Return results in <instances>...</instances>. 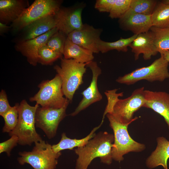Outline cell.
<instances>
[{
  "mask_svg": "<svg viewBox=\"0 0 169 169\" xmlns=\"http://www.w3.org/2000/svg\"><path fill=\"white\" fill-rule=\"evenodd\" d=\"M58 31L55 27L36 38L20 41L17 44L16 49L26 57L30 64L35 66L38 63V53L39 49L46 44L49 38Z\"/></svg>",
  "mask_w": 169,
  "mask_h": 169,
  "instance_id": "obj_14",
  "label": "cell"
},
{
  "mask_svg": "<svg viewBox=\"0 0 169 169\" xmlns=\"http://www.w3.org/2000/svg\"><path fill=\"white\" fill-rule=\"evenodd\" d=\"M101 28H96L92 25L84 24L80 29L75 30L67 35L73 43L88 49L93 53H98L97 43L100 39Z\"/></svg>",
  "mask_w": 169,
  "mask_h": 169,
  "instance_id": "obj_13",
  "label": "cell"
},
{
  "mask_svg": "<svg viewBox=\"0 0 169 169\" xmlns=\"http://www.w3.org/2000/svg\"><path fill=\"white\" fill-rule=\"evenodd\" d=\"M19 105L16 104L3 116L4 121L2 130L3 132L9 133L16 127L18 121Z\"/></svg>",
  "mask_w": 169,
  "mask_h": 169,
  "instance_id": "obj_27",
  "label": "cell"
},
{
  "mask_svg": "<svg viewBox=\"0 0 169 169\" xmlns=\"http://www.w3.org/2000/svg\"><path fill=\"white\" fill-rule=\"evenodd\" d=\"M87 63H81L73 59L61 58L60 66L54 69L61 78L62 89L65 97L71 102L76 91L83 82V77Z\"/></svg>",
  "mask_w": 169,
  "mask_h": 169,
  "instance_id": "obj_3",
  "label": "cell"
},
{
  "mask_svg": "<svg viewBox=\"0 0 169 169\" xmlns=\"http://www.w3.org/2000/svg\"><path fill=\"white\" fill-rule=\"evenodd\" d=\"M35 145L31 151L19 153V163L21 165L28 163L34 169H55L61 152H54L52 145L43 140Z\"/></svg>",
  "mask_w": 169,
  "mask_h": 169,
  "instance_id": "obj_5",
  "label": "cell"
},
{
  "mask_svg": "<svg viewBox=\"0 0 169 169\" xmlns=\"http://www.w3.org/2000/svg\"><path fill=\"white\" fill-rule=\"evenodd\" d=\"M56 25L55 14L36 20L24 28V33L21 41L33 39L42 35L56 27Z\"/></svg>",
  "mask_w": 169,
  "mask_h": 169,
  "instance_id": "obj_20",
  "label": "cell"
},
{
  "mask_svg": "<svg viewBox=\"0 0 169 169\" xmlns=\"http://www.w3.org/2000/svg\"><path fill=\"white\" fill-rule=\"evenodd\" d=\"M157 3L154 0H131L129 9L121 18L136 14L151 15Z\"/></svg>",
  "mask_w": 169,
  "mask_h": 169,
  "instance_id": "obj_25",
  "label": "cell"
},
{
  "mask_svg": "<svg viewBox=\"0 0 169 169\" xmlns=\"http://www.w3.org/2000/svg\"><path fill=\"white\" fill-rule=\"evenodd\" d=\"M18 138L15 135L11 136L9 139L0 143V153L5 152L7 155L9 156L10 152L13 148L18 144Z\"/></svg>",
  "mask_w": 169,
  "mask_h": 169,
  "instance_id": "obj_32",
  "label": "cell"
},
{
  "mask_svg": "<svg viewBox=\"0 0 169 169\" xmlns=\"http://www.w3.org/2000/svg\"><path fill=\"white\" fill-rule=\"evenodd\" d=\"M63 54L48 47L46 44L39 49L38 53V63L43 65L52 64L58 59L61 58Z\"/></svg>",
  "mask_w": 169,
  "mask_h": 169,
  "instance_id": "obj_28",
  "label": "cell"
},
{
  "mask_svg": "<svg viewBox=\"0 0 169 169\" xmlns=\"http://www.w3.org/2000/svg\"><path fill=\"white\" fill-rule=\"evenodd\" d=\"M91 51L74 43L67 37L63 55L66 59H73L81 63H88L94 58Z\"/></svg>",
  "mask_w": 169,
  "mask_h": 169,
  "instance_id": "obj_21",
  "label": "cell"
},
{
  "mask_svg": "<svg viewBox=\"0 0 169 169\" xmlns=\"http://www.w3.org/2000/svg\"><path fill=\"white\" fill-rule=\"evenodd\" d=\"M92 72V79L89 86L82 93L83 98L74 111L70 115L74 116L84 110L92 104L100 101L102 96L98 90L97 80L99 76L101 74V69L96 62L93 61L87 63L86 66Z\"/></svg>",
  "mask_w": 169,
  "mask_h": 169,
  "instance_id": "obj_12",
  "label": "cell"
},
{
  "mask_svg": "<svg viewBox=\"0 0 169 169\" xmlns=\"http://www.w3.org/2000/svg\"><path fill=\"white\" fill-rule=\"evenodd\" d=\"M29 6L23 0H0V22L13 23Z\"/></svg>",
  "mask_w": 169,
  "mask_h": 169,
  "instance_id": "obj_18",
  "label": "cell"
},
{
  "mask_svg": "<svg viewBox=\"0 0 169 169\" xmlns=\"http://www.w3.org/2000/svg\"><path fill=\"white\" fill-rule=\"evenodd\" d=\"M159 53L160 55H162L166 61L169 62V50L162 51Z\"/></svg>",
  "mask_w": 169,
  "mask_h": 169,
  "instance_id": "obj_36",
  "label": "cell"
},
{
  "mask_svg": "<svg viewBox=\"0 0 169 169\" xmlns=\"http://www.w3.org/2000/svg\"><path fill=\"white\" fill-rule=\"evenodd\" d=\"M39 106L37 103L34 106H31L25 100H23L19 105L17 124L9 135L18 136L20 145L31 146L34 142L43 140L35 128V114Z\"/></svg>",
  "mask_w": 169,
  "mask_h": 169,
  "instance_id": "obj_2",
  "label": "cell"
},
{
  "mask_svg": "<svg viewBox=\"0 0 169 169\" xmlns=\"http://www.w3.org/2000/svg\"><path fill=\"white\" fill-rule=\"evenodd\" d=\"M102 124L101 123L97 126L94 128L86 137L81 139H70L68 137L65 133L61 134V138L58 143L52 145L53 151L56 153L66 149L72 150L75 147H82L96 135L95 131L100 128Z\"/></svg>",
  "mask_w": 169,
  "mask_h": 169,
  "instance_id": "obj_22",
  "label": "cell"
},
{
  "mask_svg": "<svg viewBox=\"0 0 169 169\" xmlns=\"http://www.w3.org/2000/svg\"><path fill=\"white\" fill-rule=\"evenodd\" d=\"M144 87L135 89L131 95L125 99L118 98L111 112L109 113L118 122L124 124H131L138 117H133L134 113L145 103Z\"/></svg>",
  "mask_w": 169,
  "mask_h": 169,
  "instance_id": "obj_8",
  "label": "cell"
},
{
  "mask_svg": "<svg viewBox=\"0 0 169 169\" xmlns=\"http://www.w3.org/2000/svg\"><path fill=\"white\" fill-rule=\"evenodd\" d=\"M169 63L161 55L150 65L137 69L118 77L116 81L127 85L133 84L143 80L150 82H162L169 78Z\"/></svg>",
  "mask_w": 169,
  "mask_h": 169,
  "instance_id": "obj_7",
  "label": "cell"
},
{
  "mask_svg": "<svg viewBox=\"0 0 169 169\" xmlns=\"http://www.w3.org/2000/svg\"><path fill=\"white\" fill-rule=\"evenodd\" d=\"M61 2L55 0H36L12 23L11 27L14 31H18L36 20L55 14L61 7Z\"/></svg>",
  "mask_w": 169,
  "mask_h": 169,
  "instance_id": "obj_9",
  "label": "cell"
},
{
  "mask_svg": "<svg viewBox=\"0 0 169 169\" xmlns=\"http://www.w3.org/2000/svg\"><path fill=\"white\" fill-rule=\"evenodd\" d=\"M114 138L113 134L107 131L99 132L84 146L75 149L78 157L76 169H87L93 160L100 158L101 162L110 165L113 160L112 149Z\"/></svg>",
  "mask_w": 169,
  "mask_h": 169,
  "instance_id": "obj_1",
  "label": "cell"
},
{
  "mask_svg": "<svg viewBox=\"0 0 169 169\" xmlns=\"http://www.w3.org/2000/svg\"><path fill=\"white\" fill-rule=\"evenodd\" d=\"M151 18L153 26L159 28H169V0L157 3Z\"/></svg>",
  "mask_w": 169,
  "mask_h": 169,
  "instance_id": "obj_23",
  "label": "cell"
},
{
  "mask_svg": "<svg viewBox=\"0 0 169 169\" xmlns=\"http://www.w3.org/2000/svg\"><path fill=\"white\" fill-rule=\"evenodd\" d=\"M117 89L111 90H107L105 92L108 100V103L105 110L102 122H103L105 116L107 114L110 113L112 110L113 107L116 100L119 96H123V92L116 93Z\"/></svg>",
  "mask_w": 169,
  "mask_h": 169,
  "instance_id": "obj_31",
  "label": "cell"
},
{
  "mask_svg": "<svg viewBox=\"0 0 169 169\" xmlns=\"http://www.w3.org/2000/svg\"><path fill=\"white\" fill-rule=\"evenodd\" d=\"M106 115L114 133V140L112 149L113 160L120 162L124 160V155L130 152H141L145 149L144 144L134 140L129 134L128 128L131 124L121 123L110 114Z\"/></svg>",
  "mask_w": 169,
  "mask_h": 169,
  "instance_id": "obj_4",
  "label": "cell"
},
{
  "mask_svg": "<svg viewBox=\"0 0 169 169\" xmlns=\"http://www.w3.org/2000/svg\"><path fill=\"white\" fill-rule=\"evenodd\" d=\"M11 27L7 25V24L0 22V34L3 33L7 31Z\"/></svg>",
  "mask_w": 169,
  "mask_h": 169,
  "instance_id": "obj_35",
  "label": "cell"
},
{
  "mask_svg": "<svg viewBox=\"0 0 169 169\" xmlns=\"http://www.w3.org/2000/svg\"><path fill=\"white\" fill-rule=\"evenodd\" d=\"M4 90H2L0 93V115L2 117L12 108Z\"/></svg>",
  "mask_w": 169,
  "mask_h": 169,
  "instance_id": "obj_34",
  "label": "cell"
},
{
  "mask_svg": "<svg viewBox=\"0 0 169 169\" xmlns=\"http://www.w3.org/2000/svg\"><path fill=\"white\" fill-rule=\"evenodd\" d=\"M131 0H116L109 17L112 19L121 18L129 8Z\"/></svg>",
  "mask_w": 169,
  "mask_h": 169,
  "instance_id": "obj_30",
  "label": "cell"
},
{
  "mask_svg": "<svg viewBox=\"0 0 169 169\" xmlns=\"http://www.w3.org/2000/svg\"><path fill=\"white\" fill-rule=\"evenodd\" d=\"M116 0H97L95 5V8L100 12H110Z\"/></svg>",
  "mask_w": 169,
  "mask_h": 169,
  "instance_id": "obj_33",
  "label": "cell"
},
{
  "mask_svg": "<svg viewBox=\"0 0 169 169\" xmlns=\"http://www.w3.org/2000/svg\"><path fill=\"white\" fill-rule=\"evenodd\" d=\"M137 35L127 38H121L114 42H108L102 40L101 39L97 43V46L99 52L105 53L110 50H116L118 51L126 52L129 47Z\"/></svg>",
  "mask_w": 169,
  "mask_h": 169,
  "instance_id": "obj_24",
  "label": "cell"
},
{
  "mask_svg": "<svg viewBox=\"0 0 169 169\" xmlns=\"http://www.w3.org/2000/svg\"><path fill=\"white\" fill-rule=\"evenodd\" d=\"M143 107L152 110L164 118L169 129V94L164 91L145 90Z\"/></svg>",
  "mask_w": 169,
  "mask_h": 169,
  "instance_id": "obj_15",
  "label": "cell"
},
{
  "mask_svg": "<svg viewBox=\"0 0 169 169\" xmlns=\"http://www.w3.org/2000/svg\"><path fill=\"white\" fill-rule=\"evenodd\" d=\"M119 23L122 29L137 35L149 31L153 26L151 15L134 14L121 18Z\"/></svg>",
  "mask_w": 169,
  "mask_h": 169,
  "instance_id": "obj_17",
  "label": "cell"
},
{
  "mask_svg": "<svg viewBox=\"0 0 169 169\" xmlns=\"http://www.w3.org/2000/svg\"><path fill=\"white\" fill-rule=\"evenodd\" d=\"M154 43L158 53L169 50V28H159L152 26Z\"/></svg>",
  "mask_w": 169,
  "mask_h": 169,
  "instance_id": "obj_26",
  "label": "cell"
},
{
  "mask_svg": "<svg viewBox=\"0 0 169 169\" xmlns=\"http://www.w3.org/2000/svg\"><path fill=\"white\" fill-rule=\"evenodd\" d=\"M84 7L82 4L69 8L60 7L55 14L58 30L67 35L82 28L84 24L82 13Z\"/></svg>",
  "mask_w": 169,
  "mask_h": 169,
  "instance_id": "obj_11",
  "label": "cell"
},
{
  "mask_svg": "<svg viewBox=\"0 0 169 169\" xmlns=\"http://www.w3.org/2000/svg\"><path fill=\"white\" fill-rule=\"evenodd\" d=\"M129 47L134 54L135 60L138 59L141 54H143L144 60H149L158 53L154 45L153 35L150 30L137 35Z\"/></svg>",
  "mask_w": 169,
  "mask_h": 169,
  "instance_id": "obj_16",
  "label": "cell"
},
{
  "mask_svg": "<svg viewBox=\"0 0 169 169\" xmlns=\"http://www.w3.org/2000/svg\"><path fill=\"white\" fill-rule=\"evenodd\" d=\"M156 141V147L146 159V166L149 169L161 166L164 169H168L167 162L169 158V141L163 136L157 137Z\"/></svg>",
  "mask_w": 169,
  "mask_h": 169,
  "instance_id": "obj_19",
  "label": "cell"
},
{
  "mask_svg": "<svg viewBox=\"0 0 169 169\" xmlns=\"http://www.w3.org/2000/svg\"><path fill=\"white\" fill-rule=\"evenodd\" d=\"M38 87V92L30 98L31 102L35 101L42 107L57 109L69 103V100L64 97L61 79L58 74L51 80L42 81Z\"/></svg>",
  "mask_w": 169,
  "mask_h": 169,
  "instance_id": "obj_6",
  "label": "cell"
},
{
  "mask_svg": "<svg viewBox=\"0 0 169 169\" xmlns=\"http://www.w3.org/2000/svg\"><path fill=\"white\" fill-rule=\"evenodd\" d=\"M67 35L58 31L49 39L46 45L49 48L63 55Z\"/></svg>",
  "mask_w": 169,
  "mask_h": 169,
  "instance_id": "obj_29",
  "label": "cell"
},
{
  "mask_svg": "<svg viewBox=\"0 0 169 169\" xmlns=\"http://www.w3.org/2000/svg\"><path fill=\"white\" fill-rule=\"evenodd\" d=\"M69 104L60 108L40 107L35 114V126L40 128L49 139L56 135L60 122L66 115V110Z\"/></svg>",
  "mask_w": 169,
  "mask_h": 169,
  "instance_id": "obj_10",
  "label": "cell"
}]
</instances>
